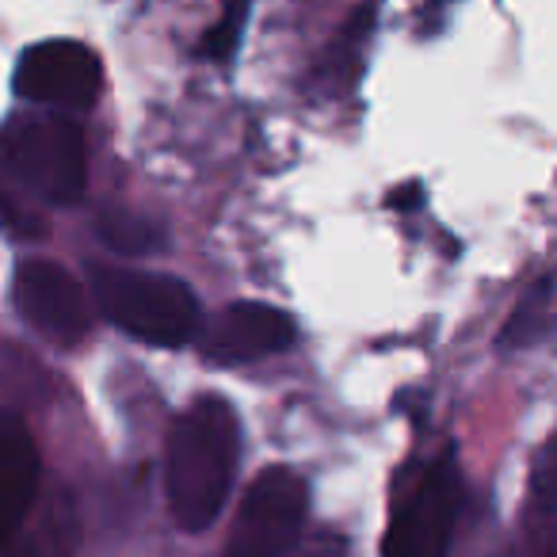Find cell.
Masks as SVG:
<instances>
[{
  "instance_id": "cell-1",
  "label": "cell",
  "mask_w": 557,
  "mask_h": 557,
  "mask_svg": "<svg viewBox=\"0 0 557 557\" xmlns=\"http://www.w3.org/2000/svg\"><path fill=\"white\" fill-rule=\"evenodd\" d=\"M240 455L237 412L222 397H199L169 435L164 488L169 508L184 531L199 534L218 519L230 496Z\"/></svg>"
},
{
  "instance_id": "cell-2",
  "label": "cell",
  "mask_w": 557,
  "mask_h": 557,
  "mask_svg": "<svg viewBox=\"0 0 557 557\" xmlns=\"http://www.w3.org/2000/svg\"><path fill=\"white\" fill-rule=\"evenodd\" d=\"M88 287H92L96 310L115 329L131 333L134 341L157 344V348H180L199 333L195 290L172 275L92 263Z\"/></svg>"
},
{
  "instance_id": "cell-3",
  "label": "cell",
  "mask_w": 557,
  "mask_h": 557,
  "mask_svg": "<svg viewBox=\"0 0 557 557\" xmlns=\"http://www.w3.org/2000/svg\"><path fill=\"white\" fill-rule=\"evenodd\" d=\"M0 176L50 207L85 195V131L65 115H20L0 131Z\"/></svg>"
},
{
  "instance_id": "cell-4",
  "label": "cell",
  "mask_w": 557,
  "mask_h": 557,
  "mask_svg": "<svg viewBox=\"0 0 557 557\" xmlns=\"http://www.w3.org/2000/svg\"><path fill=\"white\" fill-rule=\"evenodd\" d=\"M458 508H462V478L450 458L420 466L397 488L394 511H389L386 557H443L450 546Z\"/></svg>"
},
{
  "instance_id": "cell-5",
  "label": "cell",
  "mask_w": 557,
  "mask_h": 557,
  "mask_svg": "<svg viewBox=\"0 0 557 557\" xmlns=\"http://www.w3.org/2000/svg\"><path fill=\"white\" fill-rule=\"evenodd\" d=\"M306 523V481L287 466H271L248 485L233 519L225 557H287Z\"/></svg>"
},
{
  "instance_id": "cell-6",
  "label": "cell",
  "mask_w": 557,
  "mask_h": 557,
  "mask_svg": "<svg viewBox=\"0 0 557 557\" xmlns=\"http://www.w3.org/2000/svg\"><path fill=\"white\" fill-rule=\"evenodd\" d=\"M100 58L77 39L35 42L16 65V92L32 103H47V108L88 111L100 100Z\"/></svg>"
},
{
  "instance_id": "cell-7",
  "label": "cell",
  "mask_w": 557,
  "mask_h": 557,
  "mask_svg": "<svg viewBox=\"0 0 557 557\" xmlns=\"http://www.w3.org/2000/svg\"><path fill=\"white\" fill-rule=\"evenodd\" d=\"M16 310L54 344H81L92 329V298L54 260H24L16 268Z\"/></svg>"
},
{
  "instance_id": "cell-8",
  "label": "cell",
  "mask_w": 557,
  "mask_h": 557,
  "mask_svg": "<svg viewBox=\"0 0 557 557\" xmlns=\"http://www.w3.org/2000/svg\"><path fill=\"white\" fill-rule=\"evenodd\" d=\"M290 341H295V321L283 310L263 302H233L202 333V356L218 367H237L275 356L290 348Z\"/></svg>"
},
{
  "instance_id": "cell-9",
  "label": "cell",
  "mask_w": 557,
  "mask_h": 557,
  "mask_svg": "<svg viewBox=\"0 0 557 557\" xmlns=\"http://www.w3.org/2000/svg\"><path fill=\"white\" fill-rule=\"evenodd\" d=\"M39 493V450L20 417L0 409V546H12Z\"/></svg>"
},
{
  "instance_id": "cell-10",
  "label": "cell",
  "mask_w": 557,
  "mask_h": 557,
  "mask_svg": "<svg viewBox=\"0 0 557 557\" xmlns=\"http://www.w3.org/2000/svg\"><path fill=\"white\" fill-rule=\"evenodd\" d=\"M100 237L108 240L115 252L126 256H146L161 248V230L149 218L134 214V210H108L100 218Z\"/></svg>"
},
{
  "instance_id": "cell-11",
  "label": "cell",
  "mask_w": 557,
  "mask_h": 557,
  "mask_svg": "<svg viewBox=\"0 0 557 557\" xmlns=\"http://www.w3.org/2000/svg\"><path fill=\"white\" fill-rule=\"evenodd\" d=\"M546 329H549V283H539V287H531L519 298L516 313L504 325L500 348H527V344L542 341Z\"/></svg>"
},
{
  "instance_id": "cell-12",
  "label": "cell",
  "mask_w": 557,
  "mask_h": 557,
  "mask_svg": "<svg viewBox=\"0 0 557 557\" xmlns=\"http://www.w3.org/2000/svg\"><path fill=\"white\" fill-rule=\"evenodd\" d=\"M245 24H248V0H225L218 24L210 27L207 39L199 42V54L210 58V62H225V58L237 50L240 27Z\"/></svg>"
},
{
  "instance_id": "cell-13",
  "label": "cell",
  "mask_w": 557,
  "mask_h": 557,
  "mask_svg": "<svg viewBox=\"0 0 557 557\" xmlns=\"http://www.w3.org/2000/svg\"><path fill=\"white\" fill-rule=\"evenodd\" d=\"M0 222L24 240H35L47 233V218H42L39 210L20 195V187L4 176H0Z\"/></svg>"
},
{
  "instance_id": "cell-14",
  "label": "cell",
  "mask_w": 557,
  "mask_h": 557,
  "mask_svg": "<svg viewBox=\"0 0 557 557\" xmlns=\"http://www.w3.org/2000/svg\"><path fill=\"white\" fill-rule=\"evenodd\" d=\"M4 557H65V534L54 527L39 534H20L12 546H4Z\"/></svg>"
},
{
  "instance_id": "cell-15",
  "label": "cell",
  "mask_w": 557,
  "mask_h": 557,
  "mask_svg": "<svg viewBox=\"0 0 557 557\" xmlns=\"http://www.w3.org/2000/svg\"><path fill=\"white\" fill-rule=\"evenodd\" d=\"M534 500L557 516V440L542 450L539 466H534Z\"/></svg>"
},
{
  "instance_id": "cell-16",
  "label": "cell",
  "mask_w": 557,
  "mask_h": 557,
  "mask_svg": "<svg viewBox=\"0 0 557 557\" xmlns=\"http://www.w3.org/2000/svg\"><path fill=\"white\" fill-rule=\"evenodd\" d=\"M417 199H420V187L412 184V187H405V191H394V195H389V207H412Z\"/></svg>"
},
{
  "instance_id": "cell-17",
  "label": "cell",
  "mask_w": 557,
  "mask_h": 557,
  "mask_svg": "<svg viewBox=\"0 0 557 557\" xmlns=\"http://www.w3.org/2000/svg\"><path fill=\"white\" fill-rule=\"evenodd\" d=\"M542 557H557V546H549V549H546V554H542Z\"/></svg>"
}]
</instances>
